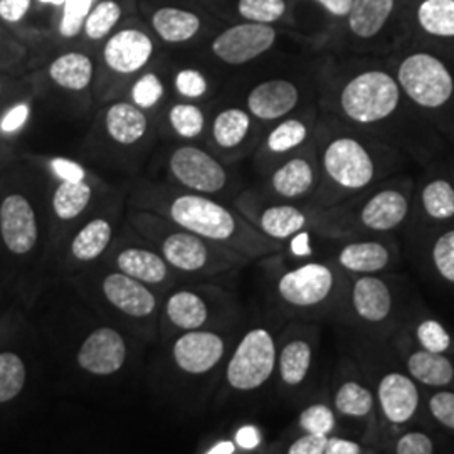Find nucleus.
Segmentation results:
<instances>
[{"instance_id":"obj_1","label":"nucleus","mask_w":454,"mask_h":454,"mask_svg":"<svg viewBox=\"0 0 454 454\" xmlns=\"http://www.w3.org/2000/svg\"><path fill=\"white\" fill-rule=\"evenodd\" d=\"M170 223L187 229L206 241L221 246L227 251L239 253H258L260 246H254L251 239L258 238L243 221L229 211L226 206L212 200L209 195L182 194L170 199L163 206Z\"/></svg>"},{"instance_id":"obj_2","label":"nucleus","mask_w":454,"mask_h":454,"mask_svg":"<svg viewBox=\"0 0 454 454\" xmlns=\"http://www.w3.org/2000/svg\"><path fill=\"white\" fill-rule=\"evenodd\" d=\"M133 226L152 241H157L163 260L170 268L189 275H212L231 266V251L206 241L194 232L176 226H168L148 212H140L131 217Z\"/></svg>"},{"instance_id":"obj_3","label":"nucleus","mask_w":454,"mask_h":454,"mask_svg":"<svg viewBox=\"0 0 454 454\" xmlns=\"http://www.w3.org/2000/svg\"><path fill=\"white\" fill-rule=\"evenodd\" d=\"M401 101L397 80L382 69H367L350 78L341 88V114L360 125L387 120Z\"/></svg>"},{"instance_id":"obj_4","label":"nucleus","mask_w":454,"mask_h":454,"mask_svg":"<svg viewBox=\"0 0 454 454\" xmlns=\"http://www.w3.org/2000/svg\"><path fill=\"white\" fill-rule=\"evenodd\" d=\"M401 91L426 110L442 108L454 93L453 73L431 52H411L397 66Z\"/></svg>"},{"instance_id":"obj_5","label":"nucleus","mask_w":454,"mask_h":454,"mask_svg":"<svg viewBox=\"0 0 454 454\" xmlns=\"http://www.w3.org/2000/svg\"><path fill=\"white\" fill-rule=\"evenodd\" d=\"M275 367V339L266 328H253L244 335L227 362V384L239 392L260 389L270 380Z\"/></svg>"},{"instance_id":"obj_6","label":"nucleus","mask_w":454,"mask_h":454,"mask_svg":"<svg viewBox=\"0 0 454 454\" xmlns=\"http://www.w3.org/2000/svg\"><path fill=\"white\" fill-rule=\"evenodd\" d=\"M324 168L328 179L345 191H360L367 187L375 176V165L369 150L350 137H339L326 145Z\"/></svg>"},{"instance_id":"obj_7","label":"nucleus","mask_w":454,"mask_h":454,"mask_svg":"<svg viewBox=\"0 0 454 454\" xmlns=\"http://www.w3.org/2000/svg\"><path fill=\"white\" fill-rule=\"evenodd\" d=\"M172 177L195 194L212 195L221 192L227 184L224 165L209 152L194 145L179 146L168 159Z\"/></svg>"},{"instance_id":"obj_8","label":"nucleus","mask_w":454,"mask_h":454,"mask_svg":"<svg viewBox=\"0 0 454 454\" xmlns=\"http://www.w3.org/2000/svg\"><path fill=\"white\" fill-rule=\"evenodd\" d=\"M278 33L271 24L244 20L214 37L212 54L224 65H247L273 48Z\"/></svg>"},{"instance_id":"obj_9","label":"nucleus","mask_w":454,"mask_h":454,"mask_svg":"<svg viewBox=\"0 0 454 454\" xmlns=\"http://www.w3.org/2000/svg\"><path fill=\"white\" fill-rule=\"evenodd\" d=\"M127 356L129 348L123 335L114 326H99L82 340L76 362L84 372L108 377L123 369Z\"/></svg>"},{"instance_id":"obj_10","label":"nucleus","mask_w":454,"mask_h":454,"mask_svg":"<svg viewBox=\"0 0 454 454\" xmlns=\"http://www.w3.org/2000/svg\"><path fill=\"white\" fill-rule=\"evenodd\" d=\"M155 52L152 37L137 27H127L110 34L105 39L103 61L120 76H131L145 67Z\"/></svg>"},{"instance_id":"obj_11","label":"nucleus","mask_w":454,"mask_h":454,"mask_svg":"<svg viewBox=\"0 0 454 454\" xmlns=\"http://www.w3.org/2000/svg\"><path fill=\"white\" fill-rule=\"evenodd\" d=\"M333 290V273L322 262H307L279 278L278 293L293 307H317Z\"/></svg>"},{"instance_id":"obj_12","label":"nucleus","mask_w":454,"mask_h":454,"mask_svg":"<svg viewBox=\"0 0 454 454\" xmlns=\"http://www.w3.org/2000/svg\"><path fill=\"white\" fill-rule=\"evenodd\" d=\"M226 354L224 339L211 330H187L172 347V358L182 372L204 375L223 360Z\"/></svg>"},{"instance_id":"obj_13","label":"nucleus","mask_w":454,"mask_h":454,"mask_svg":"<svg viewBox=\"0 0 454 454\" xmlns=\"http://www.w3.org/2000/svg\"><path fill=\"white\" fill-rule=\"evenodd\" d=\"M0 238L17 256L31 253L39 238L33 204L20 194L7 195L0 204Z\"/></svg>"},{"instance_id":"obj_14","label":"nucleus","mask_w":454,"mask_h":454,"mask_svg":"<svg viewBox=\"0 0 454 454\" xmlns=\"http://www.w3.org/2000/svg\"><path fill=\"white\" fill-rule=\"evenodd\" d=\"M101 292L114 309L130 318H146L157 307V296L148 285L121 271L105 276Z\"/></svg>"},{"instance_id":"obj_15","label":"nucleus","mask_w":454,"mask_h":454,"mask_svg":"<svg viewBox=\"0 0 454 454\" xmlns=\"http://www.w3.org/2000/svg\"><path fill=\"white\" fill-rule=\"evenodd\" d=\"M300 101L296 84L288 80H268L254 86L246 98L251 116L261 121H275L292 114Z\"/></svg>"},{"instance_id":"obj_16","label":"nucleus","mask_w":454,"mask_h":454,"mask_svg":"<svg viewBox=\"0 0 454 454\" xmlns=\"http://www.w3.org/2000/svg\"><path fill=\"white\" fill-rule=\"evenodd\" d=\"M377 397L384 416L394 424L409 421L419 407V390L414 380L404 373L384 375L379 384Z\"/></svg>"},{"instance_id":"obj_17","label":"nucleus","mask_w":454,"mask_h":454,"mask_svg":"<svg viewBox=\"0 0 454 454\" xmlns=\"http://www.w3.org/2000/svg\"><path fill=\"white\" fill-rule=\"evenodd\" d=\"M105 130L114 144L135 145L145 138L148 131L145 110L131 101H116L105 112Z\"/></svg>"},{"instance_id":"obj_18","label":"nucleus","mask_w":454,"mask_h":454,"mask_svg":"<svg viewBox=\"0 0 454 454\" xmlns=\"http://www.w3.org/2000/svg\"><path fill=\"white\" fill-rule=\"evenodd\" d=\"M150 24L153 33L167 44L189 43L202 27V20L197 12L172 5L153 11L150 16Z\"/></svg>"},{"instance_id":"obj_19","label":"nucleus","mask_w":454,"mask_h":454,"mask_svg":"<svg viewBox=\"0 0 454 454\" xmlns=\"http://www.w3.org/2000/svg\"><path fill=\"white\" fill-rule=\"evenodd\" d=\"M352 303L362 320L369 324L384 322L392 309V296L387 283L375 276L358 278L352 290Z\"/></svg>"},{"instance_id":"obj_20","label":"nucleus","mask_w":454,"mask_h":454,"mask_svg":"<svg viewBox=\"0 0 454 454\" xmlns=\"http://www.w3.org/2000/svg\"><path fill=\"white\" fill-rule=\"evenodd\" d=\"M49 78L56 86L71 93L86 91L95 78L93 59L82 51H69L49 65Z\"/></svg>"},{"instance_id":"obj_21","label":"nucleus","mask_w":454,"mask_h":454,"mask_svg":"<svg viewBox=\"0 0 454 454\" xmlns=\"http://www.w3.org/2000/svg\"><path fill=\"white\" fill-rule=\"evenodd\" d=\"M118 271L131 276L145 285H162L170 275V266L160 253L145 247H125L116 254Z\"/></svg>"},{"instance_id":"obj_22","label":"nucleus","mask_w":454,"mask_h":454,"mask_svg":"<svg viewBox=\"0 0 454 454\" xmlns=\"http://www.w3.org/2000/svg\"><path fill=\"white\" fill-rule=\"evenodd\" d=\"M409 211V202L406 195L399 191L387 189L379 194L364 206L360 212L362 224L372 231H390L399 226L406 219Z\"/></svg>"},{"instance_id":"obj_23","label":"nucleus","mask_w":454,"mask_h":454,"mask_svg":"<svg viewBox=\"0 0 454 454\" xmlns=\"http://www.w3.org/2000/svg\"><path fill=\"white\" fill-rule=\"evenodd\" d=\"M395 9V0H354L348 16V31L357 39H372L380 33Z\"/></svg>"},{"instance_id":"obj_24","label":"nucleus","mask_w":454,"mask_h":454,"mask_svg":"<svg viewBox=\"0 0 454 454\" xmlns=\"http://www.w3.org/2000/svg\"><path fill=\"white\" fill-rule=\"evenodd\" d=\"M165 317L182 332L202 328L209 320L206 300L191 290L174 292L165 301Z\"/></svg>"},{"instance_id":"obj_25","label":"nucleus","mask_w":454,"mask_h":454,"mask_svg":"<svg viewBox=\"0 0 454 454\" xmlns=\"http://www.w3.org/2000/svg\"><path fill=\"white\" fill-rule=\"evenodd\" d=\"M315 184V170L307 159H292L276 168L271 185L276 194L285 199H296L309 194Z\"/></svg>"},{"instance_id":"obj_26","label":"nucleus","mask_w":454,"mask_h":454,"mask_svg":"<svg viewBox=\"0 0 454 454\" xmlns=\"http://www.w3.org/2000/svg\"><path fill=\"white\" fill-rule=\"evenodd\" d=\"M407 371L411 377L424 386L442 387L454 379L453 364L442 354L418 350L407 360Z\"/></svg>"},{"instance_id":"obj_27","label":"nucleus","mask_w":454,"mask_h":454,"mask_svg":"<svg viewBox=\"0 0 454 454\" xmlns=\"http://www.w3.org/2000/svg\"><path fill=\"white\" fill-rule=\"evenodd\" d=\"M114 238V227L103 219L97 217L90 221L86 226L71 241V254L76 261L90 262L95 261L108 249Z\"/></svg>"},{"instance_id":"obj_28","label":"nucleus","mask_w":454,"mask_h":454,"mask_svg":"<svg viewBox=\"0 0 454 454\" xmlns=\"http://www.w3.org/2000/svg\"><path fill=\"white\" fill-rule=\"evenodd\" d=\"M339 262L354 273H377L389 264V251L375 241L347 244L339 254Z\"/></svg>"},{"instance_id":"obj_29","label":"nucleus","mask_w":454,"mask_h":454,"mask_svg":"<svg viewBox=\"0 0 454 454\" xmlns=\"http://www.w3.org/2000/svg\"><path fill=\"white\" fill-rule=\"evenodd\" d=\"M251 130V114L241 108H226L212 121L214 144L223 150H234L243 144Z\"/></svg>"},{"instance_id":"obj_30","label":"nucleus","mask_w":454,"mask_h":454,"mask_svg":"<svg viewBox=\"0 0 454 454\" xmlns=\"http://www.w3.org/2000/svg\"><path fill=\"white\" fill-rule=\"evenodd\" d=\"M416 22L431 37L454 39V0H421Z\"/></svg>"},{"instance_id":"obj_31","label":"nucleus","mask_w":454,"mask_h":454,"mask_svg":"<svg viewBox=\"0 0 454 454\" xmlns=\"http://www.w3.org/2000/svg\"><path fill=\"white\" fill-rule=\"evenodd\" d=\"M93 197V189L86 180H61L52 195V209L61 221L78 219Z\"/></svg>"},{"instance_id":"obj_32","label":"nucleus","mask_w":454,"mask_h":454,"mask_svg":"<svg viewBox=\"0 0 454 454\" xmlns=\"http://www.w3.org/2000/svg\"><path fill=\"white\" fill-rule=\"evenodd\" d=\"M260 227L271 239H290L307 224V215L293 206H271L260 215Z\"/></svg>"},{"instance_id":"obj_33","label":"nucleus","mask_w":454,"mask_h":454,"mask_svg":"<svg viewBox=\"0 0 454 454\" xmlns=\"http://www.w3.org/2000/svg\"><path fill=\"white\" fill-rule=\"evenodd\" d=\"M279 375L286 386H300L311 367V347L307 340L288 341L279 352Z\"/></svg>"},{"instance_id":"obj_34","label":"nucleus","mask_w":454,"mask_h":454,"mask_svg":"<svg viewBox=\"0 0 454 454\" xmlns=\"http://www.w3.org/2000/svg\"><path fill=\"white\" fill-rule=\"evenodd\" d=\"M121 16H123V9L118 0H99L86 17L82 34L90 41H105L110 34L114 33Z\"/></svg>"},{"instance_id":"obj_35","label":"nucleus","mask_w":454,"mask_h":454,"mask_svg":"<svg viewBox=\"0 0 454 454\" xmlns=\"http://www.w3.org/2000/svg\"><path fill=\"white\" fill-rule=\"evenodd\" d=\"M26 364L14 352H0V404L11 403L26 386Z\"/></svg>"},{"instance_id":"obj_36","label":"nucleus","mask_w":454,"mask_h":454,"mask_svg":"<svg viewBox=\"0 0 454 454\" xmlns=\"http://www.w3.org/2000/svg\"><path fill=\"white\" fill-rule=\"evenodd\" d=\"M373 407V395L371 390L358 382H345L335 394V409L347 418H365Z\"/></svg>"},{"instance_id":"obj_37","label":"nucleus","mask_w":454,"mask_h":454,"mask_svg":"<svg viewBox=\"0 0 454 454\" xmlns=\"http://www.w3.org/2000/svg\"><path fill=\"white\" fill-rule=\"evenodd\" d=\"M422 207L433 219L446 221L454 217V187L448 180H433L422 191Z\"/></svg>"},{"instance_id":"obj_38","label":"nucleus","mask_w":454,"mask_h":454,"mask_svg":"<svg viewBox=\"0 0 454 454\" xmlns=\"http://www.w3.org/2000/svg\"><path fill=\"white\" fill-rule=\"evenodd\" d=\"M168 123L180 138L194 140L206 129V114L194 103H176L168 112Z\"/></svg>"},{"instance_id":"obj_39","label":"nucleus","mask_w":454,"mask_h":454,"mask_svg":"<svg viewBox=\"0 0 454 454\" xmlns=\"http://www.w3.org/2000/svg\"><path fill=\"white\" fill-rule=\"evenodd\" d=\"M307 138H309V127L298 118H288L270 131L266 146L273 153H286L303 145Z\"/></svg>"},{"instance_id":"obj_40","label":"nucleus","mask_w":454,"mask_h":454,"mask_svg":"<svg viewBox=\"0 0 454 454\" xmlns=\"http://www.w3.org/2000/svg\"><path fill=\"white\" fill-rule=\"evenodd\" d=\"M286 0H238V14L247 22L275 24L286 16Z\"/></svg>"},{"instance_id":"obj_41","label":"nucleus","mask_w":454,"mask_h":454,"mask_svg":"<svg viewBox=\"0 0 454 454\" xmlns=\"http://www.w3.org/2000/svg\"><path fill=\"white\" fill-rule=\"evenodd\" d=\"M165 95V84L159 74L145 73L137 82H133L130 90L131 103L142 110L155 108Z\"/></svg>"},{"instance_id":"obj_42","label":"nucleus","mask_w":454,"mask_h":454,"mask_svg":"<svg viewBox=\"0 0 454 454\" xmlns=\"http://www.w3.org/2000/svg\"><path fill=\"white\" fill-rule=\"evenodd\" d=\"M97 0H65L61 9V20H59V34L71 39L82 33V26L88 14L91 12Z\"/></svg>"},{"instance_id":"obj_43","label":"nucleus","mask_w":454,"mask_h":454,"mask_svg":"<svg viewBox=\"0 0 454 454\" xmlns=\"http://www.w3.org/2000/svg\"><path fill=\"white\" fill-rule=\"evenodd\" d=\"M300 427L305 433L328 436L335 429V414L325 404H313L300 414Z\"/></svg>"},{"instance_id":"obj_44","label":"nucleus","mask_w":454,"mask_h":454,"mask_svg":"<svg viewBox=\"0 0 454 454\" xmlns=\"http://www.w3.org/2000/svg\"><path fill=\"white\" fill-rule=\"evenodd\" d=\"M431 256L441 278L454 285V229L439 236L433 246Z\"/></svg>"},{"instance_id":"obj_45","label":"nucleus","mask_w":454,"mask_h":454,"mask_svg":"<svg viewBox=\"0 0 454 454\" xmlns=\"http://www.w3.org/2000/svg\"><path fill=\"white\" fill-rule=\"evenodd\" d=\"M418 340L424 350L444 354L451 347V337L436 320H426L418 326Z\"/></svg>"},{"instance_id":"obj_46","label":"nucleus","mask_w":454,"mask_h":454,"mask_svg":"<svg viewBox=\"0 0 454 454\" xmlns=\"http://www.w3.org/2000/svg\"><path fill=\"white\" fill-rule=\"evenodd\" d=\"M176 90L180 97L187 98V99H199V98L206 97V93L209 91V82L207 78L192 67H185L180 69L176 74Z\"/></svg>"},{"instance_id":"obj_47","label":"nucleus","mask_w":454,"mask_h":454,"mask_svg":"<svg viewBox=\"0 0 454 454\" xmlns=\"http://www.w3.org/2000/svg\"><path fill=\"white\" fill-rule=\"evenodd\" d=\"M429 411L441 426L454 431V392L451 390L436 392L429 401Z\"/></svg>"},{"instance_id":"obj_48","label":"nucleus","mask_w":454,"mask_h":454,"mask_svg":"<svg viewBox=\"0 0 454 454\" xmlns=\"http://www.w3.org/2000/svg\"><path fill=\"white\" fill-rule=\"evenodd\" d=\"M434 451V444L431 438L419 431L407 433L395 444V453L399 454H431Z\"/></svg>"},{"instance_id":"obj_49","label":"nucleus","mask_w":454,"mask_h":454,"mask_svg":"<svg viewBox=\"0 0 454 454\" xmlns=\"http://www.w3.org/2000/svg\"><path fill=\"white\" fill-rule=\"evenodd\" d=\"M29 116H31L29 105L27 103H19L16 106H12L7 114H4V118L0 121V130L4 133H16L27 123Z\"/></svg>"},{"instance_id":"obj_50","label":"nucleus","mask_w":454,"mask_h":454,"mask_svg":"<svg viewBox=\"0 0 454 454\" xmlns=\"http://www.w3.org/2000/svg\"><path fill=\"white\" fill-rule=\"evenodd\" d=\"M328 436L307 433L305 436L296 439L288 448L290 454H325Z\"/></svg>"},{"instance_id":"obj_51","label":"nucleus","mask_w":454,"mask_h":454,"mask_svg":"<svg viewBox=\"0 0 454 454\" xmlns=\"http://www.w3.org/2000/svg\"><path fill=\"white\" fill-rule=\"evenodd\" d=\"M51 170L54 172V176L61 180H86V170L82 165L74 160H69L65 157H58L52 159L49 162Z\"/></svg>"},{"instance_id":"obj_52","label":"nucleus","mask_w":454,"mask_h":454,"mask_svg":"<svg viewBox=\"0 0 454 454\" xmlns=\"http://www.w3.org/2000/svg\"><path fill=\"white\" fill-rule=\"evenodd\" d=\"M33 0H0V19L17 24L31 11Z\"/></svg>"},{"instance_id":"obj_53","label":"nucleus","mask_w":454,"mask_h":454,"mask_svg":"<svg viewBox=\"0 0 454 454\" xmlns=\"http://www.w3.org/2000/svg\"><path fill=\"white\" fill-rule=\"evenodd\" d=\"M261 442L260 431L254 426H243L236 433V444L243 450H254Z\"/></svg>"},{"instance_id":"obj_54","label":"nucleus","mask_w":454,"mask_h":454,"mask_svg":"<svg viewBox=\"0 0 454 454\" xmlns=\"http://www.w3.org/2000/svg\"><path fill=\"white\" fill-rule=\"evenodd\" d=\"M362 453V448L358 442L348 441V439L330 438L326 442L325 454H358Z\"/></svg>"},{"instance_id":"obj_55","label":"nucleus","mask_w":454,"mask_h":454,"mask_svg":"<svg viewBox=\"0 0 454 454\" xmlns=\"http://www.w3.org/2000/svg\"><path fill=\"white\" fill-rule=\"evenodd\" d=\"M313 2L318 4L330 16L345 19L350 12L354 0H313Z\"/></svg>"},{"instance_id":"obj_56","label":"nucleus","mask_w":454,"mask_h":454,"mask_svg":"<svg viewBox=\"0 0 454 454\" xmlns=\"http://www.w3.org/2000/svg\"><path fill=\"white\" fill-rule=\"evenodd\" d=\"M292 253L294 256H309L311 247H309V236L307 232H296L293 236Z\"/></svg>"},{"instance_id":"obj_57","label":"nucleus","mask_w":454,"mask_h":454,"mask_svg":"<svg viewBox=\"0 0 454 454\" xmlns=\"http://www.w3.org/2000/svg\"><path fill=\"white\" fill-rule=\"evenodd\" d=\"M236 448H238L236 442L224 439V441H219V442H215L214 446H211L207 450V454H232L236 453Z\"/></svg>"},{"instance_id":"obj_58","label":"nucleus","mask_w":454,"mask_h":454,"mask_svg":"<svg viewBox=\"0 0 454 454\" xmlns=\"http://www.w3.org/2000/svg\"><path fill=\"white\" fill-rule=\"evenodd\" d=\"M39 4H44V5H52V7H61L65 0H37Z\"/></svg>"},{"instance_id":"obj_59","label":"nucleus","mask_w":454,"mask_h":454,"mask_svg":"<svg viewBox=\"0 0 454 454\" xmlns=\"http://www.w3.org/2000/svg\"><path fill=\"white\" fill-rule=\"evenodd\" d=\"M0 95H2V82H0Z\"/></svg>"}]
</instances>
